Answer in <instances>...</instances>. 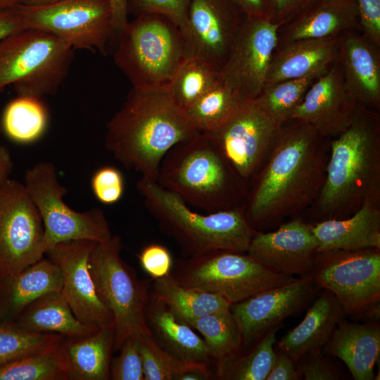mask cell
<instances>
[{
  "label": "cell",
  "mask_w": 380,
  "mask_h": 380,
  "mask_svg": "<svg viewBox=\"0 0 380 380\" xmlns=\"http://www.w3.org/2000/svg\"><path fill=\"white\" fill-rule=\"evenodd\" d=\"M114 327L100 328L82 337L62 338L58 349L66 380L110 379Z\"/></svg>",
  "instance_id": "484cf974"
},
{
  "label": "cell",
  "mask_w": 380,
  "mask_h": 380,
  "mask_svg": "<svg viewBox=\"0 0 380 380\" xmlns=\"http://www.w3.org/2000/svg\"><path fill=\"white\" fill-rule=\"evenodd\" d=\"M357 27L355 0H317L280 27L277 49L300 39L335 37Z\"/></svg>",
  "instance_id": "7402d4cb"
},
{
  "label": "cell",
  "mask_w": 380,
  "mask_h": 380,
  "mask_svg": "<svg viewBox=\"0 0 380 380\" xmlns=\"http://www.w3.org/2000/svg\"><path fill=\"white\" fill-rule=\"evenodd\" d=\"M153 296L183 320L229 310L232 304L223 297L184 286L170 274L153 279Z\"/></svg>",
  "instance_id": "4dcf8cb0"
},
{
  "label": "cell",
  "mask_w": 380,
  "mask_h": 380,
  "mask_svg": "<svg viewBox=\"0 0 380 380\" xmlns=\"http://www.w3.org/2000/svg\"><path fill=\"white\" fill-rule=\"evenodd\" d=\"M199 132L172 100L167 86L132 87L106 125L105 146L126 168L157 182L165 154Z\"/></svg>",
  "instance_id": "7a4b0ae2"
},
{
  "label": "cell",
  "mask_w": 380,
  "mask_h": 380,
  "mask_svg": "<svg viewBox=\"0 0 380 380\" xmlns=\"http://www.w3.org/2000/svg\"><path fill=\"white\" fill-rule=\"evenodd\" d=\"M17 323L28 330L70 338L88 336L100 329L80 322L61 291L48 293L30 303L18 315Z\"/></svg>",
  "instance_id": "f1b7e54d"
},
{
  "label": "cell",
  "mask_w": 380,
  "mask_h": 380,
  "mask_svg": "<svg viewBox=\"0 0 380 380\" xmlns=\"http://www.w3.org/2000/svg\"><path fill=\"white\" fill-rule=\"evenodd\" d=\"M282 25L244 15L219 70L221 81L241 99L254 100L262 92Z\"/></svg>",
  "instance_id": "5bb4252c"
},
{
  "label": "cell",
  "mask_w": 380,
  "mask_h": 380,
  "mask_svg": "<svg viewBox=\"0 0 380 380\" xmlns=\"http://www.w3.org/2000/svg\"><path fill=\"white\" fill-rule=\"evenodd\" d=\"M62 335L28 330L17 322L0 323V366L58 345Z\"/></svg>",
  "instance_id": "f35d334b"
},
{
  "label": "cell",
  "mask_w": 380,
  "mask_h": 380,
  "mask_svg": "<svg viewBox=\"0 0 380 380\" xmlns=\"http://www.w3.org/2000/svg\"><path fill=\"white\" fill-rule=\"evenodd\" d=\"M317 246L312 225L294 220L274 232L257 231L246 253L275 272L303 277L315 269Z\"/></svg>",
  "instance_id": "d6986e66"
},
{
  "label": "cell",
  "mask_w": 380,
  "mask_h": 380,
  "mask_svg": "<svg viewBox=\"0 0 380 380\" xmlns=\"http://www.w3.org/2000/svg\"><path fill=\"white\" fill-rule=\"evenodd\" d=\"M170 274L184 286L220 296L232 305L296 279L275 272L247 254L222 250L178 259Z\"/></svg>",
  "instance_id": "9c48e42d"
},
{
  "label": "cell",
  "mask_w": 380,
  "mask_h": 380,
  "mask_svg": "<svg viewBox=\"0 0 380 380\" xmlns=\"http://www.w3.org/2000/svg\"><path fill=\"white\" fill-rule=\"evenodd\" d=\"M380 122L372 109L357 105L348 127L330 143L319 206L325 220L341 219L379 196Z\"/></svg>",
  "instance_id": "3957f363"
},
{
  "label": "cell",
  "mask_w": 380,
  "mask_h": 380,
  "mask_svg": "<svg viewBox=\"0 0 380 380\" xmlns=\"http://www.w3.org/2000/svg\"><path fill=\"white\" fill-rule=\"evenodd\" d=\"M58 346L0 366V380H66Z\"/></svg>",
  "instance_id": "74e56055"
},
{
  "label": "cell",
  "mask_w": 380,
  "mask_h": 380,
  "mask_svg": "<svg viewBox=\"0 0 380 380\" xmlns=\"http://www.w3.org/2000/svg\"><path fill=\"white\" fill-rule=\"evenodd\" d=\"M312 277L318 288L334 294L344 315L379 320L380 248L319 252Z\"/></svg>",
  "instance_id": "30bf717a"
},
{
  "label": "cell",
  "mask_w": 380,
  "mask_h": 380,
  "mask_svg": "<svg viewBox=\"0 0 380 380\" xmlns=\"http://www.w3.org/2000/svg\"><path fill=\"white\" fill-rule=\"evenodd\" d=\"M145 380H178L199 361L179 358L163 349L153 335L138 336Z\"/></svg>",
  "instance_id": "ab89813d"
},
{
  "label": "cell",
  "mask_w": 380,
  "mask_h": 380,
  "mask_svg": "<svg viewBox=\"0 0 380 380\" xmlns=\"http://www.w3.org/2000/svg\"><path fill=\"white\" fill-rule=\"evenodd\" d=\"M121 250L120 236L113 235L96 242L89 258L96 294L114 318L113 351L131 336L153 335L146 315L148 284L122 260Z\"/></svg>",
  "instance_id": "ba28073f"
},
{
  "label": "cell",
  "mask_w": 380,
  "mask_h": 380,
  "mask_svg": "<svg viewBox=\"0 0 380 380\" xmlns=\"http://www.w3.org/2000/svg\"><path fill=\"white\" fill-rule=\"evenodd\" d=\"M244 182L205 132L170 149L157 178L161 187L208 213L237 208Z\"/></svg>",
  "instance_id": "277c9868"
},
{
  "label": "cell",
  "mask_w": 380,
  "mask_h": 380,
  "mask_svg": "<svg viewBox=\"0 0 380 380\" xmlns=\"http://www.w3.org/2000/svg\"><path fill=\"white\" fill-rule=\"evenodd\" d=\"M146 315L151 331L167 352L185 360L212 361L204 340L168 306L156 298L148 300Z\"/></svg>",
  "instance_id": "83f0119b"
},
{
  "label": "cell",
  "mask_w": 380,
  "mask_h": 380,
  "mask_svg": "<svg viewBox=\"0 0 380 380\" xmlns=\"http://www.w3.org/2000/svg\"><path fill=\"white\" fill-rule=\"evenodd\" d=\"M137 186L161 231L190 256L211 250L247 252L257 232L248 223L244 208L201 214L156 181L141 177Z\"/></svg>",
  "instance_id": "5b68a950"
},
{
  "label": "cell",
  "mask_w": 380,
  "mask_h": 380,
  "mask_svg": "<svg viewBox=\"0 0 380 380\" xmlns=\"http://www.w3.org/2000/svg\"><path fill=\"white\" fill-rule=\"evenodd\" d=\"M1 122H0V134H1Z\"/></svg>",
  "instance_id": "9f6ffc18"
},
{
  "label": "cell",
  "mask_w": 380,
  "mask_h": 380,
  "mask_svg": "<svg viewBox=\"0 0 380 380\" xmlns=\"http://www.w3.org/2000/svg\"><path fill=\"white\" fill-rule=\"evenodd\" d=\"M119 350L120 354L111 362L110 379L145 380L138 336L128 337Z\"/></svg>",
  "instance_id": "b9f144b4"
},
{
  "label": "cell",
  "mask_w": 380,
  "mask_h": 380,
  "mask_svg": "<svg viewBox=\"0 0 380 380\" xmlns=\"http://www.w3.org/2000/svg\"><path fill=\"white\" fill-rule=\"evenodd\" d=\"M317 0H269L268 19L283 24Z\"/></svg>",
  "instance_id": "7dc6e473"
},
{
  "label": "cell",
  "mask_w": 380,
  "mask_h": 380,
  "mask_svg": "<svg viewBox=\"0 0 380 380\" xmlns=\"http://www.w3.org/2000/svg\"><path fill=\"white\" fill-rule=\"evenodd\" d=\"M23 0H0V11L12 8L21 4Z\"/></svg>",
  "instance_id": "db71d44e"
},
{
  "label": "cell",
  "mask_w": 380,
  "mask_h": 380,
  "mask_svg": "<svg viewBox=\"0 0 380 380\" xmlns=\"http://www.w3.org/2000/svg\"><path fill=\"white\" fill-rule=\"evenodd\" d=\"M13 170V160L7 147L0 144V185L9 179Z\"/></svg>",
  "instance_id": "f5cc1de1"
},
{
  "label": "cell",
  "mask_w": 380,
  "mask_h": 380,
  "mask_svg": "<svg viewBox=\"0 0 380 380\" xmlns=\"http://www.w3.org/2000/svg\"><path fill=\"white\" fill-rule=\"evenodd\" d=\"M322 75L312 74L265 86L254 100L272 121L281 127L291 119L312 84Z\"/></svg>",
  "instance_id": "8d00e7d4"
},
{
  "label": "cell",
  "mask_w": 380,
  "mask_h": 380,
  "mask_svg": "<svg viewBox=\"0 0 380 380\" xmlns=\"http://www.w3.org/2000/svg\"><path fill=\"white\" fill-rule=\"evenodd\" d=\"M246 15L265 18L269 16V0H232Z\"/></svg>",
  "instance_id": "f907efd6"
},
{
  "label": "cell",
  "mask_w": 380,
  "mask_h": 380,
  "mask_svg": "<svg viewBox=\"0 0 380 380\" xmlns=\"http://www.w3.org/2000/svg\"><path fill=\"white\" fill-rule=\"evenodd\" d=\"M379 47L354 30L339 35L337 60L346 88L357 104L372 110L380 105Z\"/></svg>",
  "instance_id": "44dd1931"
},
{
  "label": "cell",
  "mask_w": 380,
  "mask_h": 380,
  "mask_svg": "<svg viewBox=\"0 0 380 380\" xmlns=\"http://www.w3.org/2000/svg\"><path fill=\"white\" fill-rule=\"evenodd\" d=\"M275 348L274 361L265 380H300L302 372L289 355Z\"/></svg>",
  "instance_id": "c3c4849f"
},
{
  "label": "cell",
  "mask_w": 380,
  "mask_h": 380,
  "mask_svg": "<svg viewBox=\"0 0 380 380\" xmlns=\"http://www.w3.org/2000/svg\"><path fill=\"white\" fill-rule=\"evenodd\" d=\"M114 34H119L128 23V0H109Z\"/></svg>",
  "instance_id": "816d5d0a"
},
{
  "label": "cell",
  "mask_w": 380,
  "mask_h": 380,
  "mask_svg": "<svg viewBox=\"0 0 380 380\" xmlns=\"http://www.w3.org/2000/svg\"><path fill=\"white\" fill-rule=\"evenodd\" d=\"M363 34L380 46V0H355Z\"/></svg>",
  "instance_id": "bcb514c9"
},
{
  "label": "cell",
  "mask_w": 380,
  "mask_h": 380,
  "mask_svg": "<svg viewBox=\"0 0 380 380\" xmlns=\"http://www.w3.org/2000/svg\"><path fill=\"white\" fill-rule=\"evenodd\" d=\"M305 380H338L341 375L322 349H312L297 361Z\"/></svg>",
  "instance_id": "ee69618b"
},
{
  "label": "cell",
  "mask_w": 380,
  "mask_h": 380,
  "mask_svg": "<svg viewBox=\"0 0 380 380\" xmlns=\"http://www.w3.org/2000/svg\"><path fill=\"white\" fill-rule=\"evenodd\" d=\"M47 122V111L40 99L18 96L6 106L1 127L11 140L29 144L42 136Z\"/></svg>",
  "instance_id": "836d02e7"
},
{
  "label": "cell",
  "mask_w": 380,
  "mask_h": 380,
  "mask_svg": "<svg viewBox=\"0 0 380 380\" xmlns=\"http://www.w3.org/2000/svg\"><path fill=\"white\" fill-rule=\"evenodd\" d=\"M44 224L23 183L0 185V279L4 282L45 253Z\"/></svg>",
  "instance_id": "7c38bea8"
},
{
  "label": "cell",
  "mask_w": 380,
  "mask_h": 380,
  "mask_svg": "<svg viewBox=\"0 0 380 380\" xmlns=\"http://www.w3.org/2000/svg\"><path fill=\"white\" fill-rule=\"evenodd\" d=\"M243 16L232 0H191L182 34L185 58H201L220 70Z\"/></svg>",
  "instance_id": "e0dca14e"
},
{
  "label": "cell",
  "mask_w": 380,
  "mask_h": 380,
  "mask_svg": "<svg viewBox=\"0 0 380 380\" xmlns=\"http://www.w3.org/2000/svg\"><path fill=\"white\" fill-rule=\"evenodd\" d=\"M281 324L230 358L216 365L217 376L224 380H265L272 367Z\"/></svg>",
  "instance_id": "1f68e13d"
},
{
  "label": "cell",
  "mask_w": 380,
  "mask_h": 380,
  "mask_svg": "<svg viewBox=\"0 0 380 380\" xmlns=\"http://www.w3.org/2000/svg\"><path fill=\"white\" fill-rule=\"evenodd\" d=\"M302 322L277 343L296 362L307 351L322 349L345 315L332 293L324 290L315 298Z\"/></svg>",
  "instance_id": "4316f807"
},
{
  "label": "cell",
  "mask_w": 380,
  "mask_h": 380,
  "mask_svg": "<svg viewBox=\"0 0 380 380\" xmlns=\"http://www.w3.org/2000/svg\"><path fill=\"white\" fill-rule=\"evenodd\" d=\"M96 242L70 240L58 243L47 251L49 259L63 274L61 292L75 316L82 322L114 327V318L99 298L89 268L90 253Z\"/></svg>",
  "instance_id": "ac0fdd59"
},
{
  "label": "cell",
  "mask_w": 380,
  "mask_h": 380,
  "mask_svg": "<svg viewBox=\"0 0 380 380\" xmlns=\"http://www.w3.org/2000/svg\"><path fill=\"white\" fill-rule=\"evenodd\" d=\"M338 39L339 36L300 39L277 49L265 86L312 74H324L337 59Z\"/></svg>",
  "instance_id": "d4e9b609"
},
{
  "label": "cell",
  "mask_w": 380,
  "mask_h": 380,
  "mask_svg": "<svg viewBox=\"0 0 380 380\" xmlns=\"http://www.w3.org/2000/svg\"><path fill=\"white\" fill-rule=\"evenodd\" d=\"M317 253L331 250L380 248V210L377 198L365 200L353 215L312 225Z\"/></svg>",
  "instance_id": "cb8c5ba5"
},
{
  "label": "cell",
  "mask_w": 380,
  "mask_h": 380,
  "mask_svg": "<svg viewBox=\"0 0 380 380\" xmlns=\"http://www.w3.org/2000/svg\"><path fill=\"white\" fill-rule=\"evenodd\" d=\"M357 105L346 88L336 59L312 84L291 119L309 123L326 138L336 137L350 125Z\"/></svg>",
  "instance_id": "ffe728a7"
},
{
  "label": "cell",
  "mask_w": 380,
  "mask_h": 380,
  "mask_svg": "<svg viewBox=\"0 0 380 380\" xmlns=\"http://www.w3.org/2000/svg\"><path fill=\"white\" fill-rule=\"evenodd\" d=\"M26 29L53 34L74 49L106 53L114 34L109 0H56L49 4H20Z\"/></svg>",
  "instance_id": "4fadbf2b"
},
{
  "label": "cell",
  "mask_w": 380,
  "mask_h": 380,
  "mask_svg": "<svg viewBox=\"0 0 380 380\" xmlns=\"http://www.w3.org/2000/svg\"><path fill=\"white\" fill-rule=\"evenodd\" d=\"M191 0H128V11L135 16L162 15L175 23L183 34L186 28Z\"/></svg>",
  "instance_id": "60d3db41"
},
{
  "label": "cell",
  "mask_w": 380,
  "mask_h": 380,
  "mask_svg": "<svg viewBox=\"0 0 380 380\" xmlns=\"http://www.w3.org/2000/svg\"><path fill=\"white\" fill-rule=\"evenodd\" d=\"M91 189L96 199L110 205L118 202L124 192V179L120 171L113 166L99 168L91 178Z\"/></svg>",
  "instance_id": "7bdbcfd3"
},
{
  "label": "cell",
  "mask_w": 380,
  "mask_h": 380,
  "mask_svg": "<svg viewBox=\"0 0 380 380\" xmlns=\"http://www.w3.org/2000/svg\"><path fill=\"white\" fill-rule=\"evenodd\" d=\"M320 290L309 274L232 304L230 310L239 327L243 348L280 325L286 317L298 313Z\"/></svg>",
  "instance_id": "2e32d148"
},
{
  "label": "cell",
  "mask_w": 380,
  "mask_h": 380,
  "mask_svg": "<svg viewBox=\"0 0 380 380\" xmlns=\"http://www.w3.org/2000/svg\"><path fill=\"white\" fill-rule=\"evenodd\" d=\"M185 58L183 34L166 17L143 14L131 20L119 34L115 65L133 88L168 86Z\"/></svg>",
  "instance_id": "8992f818"
},
{
  "label": "cell",
  "mask_w": 380,
  "mask_h": 380,
  "mask_svg": "<svg viewBox=\"0 0 380 380\" xmlns=\"http://www.w3.org/2000/svg\"><path fill=\"white\" fill-rule=\"evenodd\" d=\"M3 284L6 288L0 312L17 316L38 298L61 291L63 274L55 262L42 258Z\"/></svg>",
  "instance_id": "f546056e"
},
{
  "label": "cell",
  "mask_w": 380,
  "mask_h": 380,
  "mask_svg": "<svg viewBox=\"0 0 380 380\" xmlns=\"http://www.w3.org/2000/svg\"><path fill=\"white\" fill-rule=\"evenodd\" d=\"M322 350L341 360L355 380H374L380 354L379 322L360 324L343 318Z\"/></svg>",
  "instance_id": "603a6c76"
},
{
  "label": "cell",
  "mask_w": 380,
  "mask_h": 380,
  "mask_svg": "<svg viewBox=\"0 0 380 380\" xmlns=\"http://www.w3.org/2000/svg\"><path fill=\"white\" fill-rule=\"evenodd\" d=\"M74 49L53 34L25 29L0 41V94L12 85L18 96L53 94L66 77Z\"/></svg>",
  "instance_id": "52a82bcc"
},
{
  "label": "cell",
  "mask_w": 380,
  "mask_h": 380,
  "mask_svg": "<svg viewBox=\"0 0 380 380\" xmlns=\"http://www.w3.org/2000/svg\"><path fill=\"white\" fill-rule=\"evenodd\" d=\"M280 128L255 100H249L218 128L205 133L237 175L246 182L258 175Z\"/></svg>",
  "instance_id": "9a60e30c"
},
{
  "label": "cell",
  "mask_w": 380,
  "mask_h": 380,
  "mask_svg": "<svg viewBox=\"0 0 380 380\" xmlns=\"http://www.w3.org/2000/svg\"><path fill=\"white\" fill-rule=\"evenodd\" d=\"M324 139L301 120L281 125L244 208L253 229L293 214L319 195L329 160Z\"/></svg>",
  "instance_id": "6da1fadb"
},
{
  "label": "cell",
  "mask_w": 380,
  "mask_h": 380,
  "mask_svg": "<svg viewBox=\"0 0 380 380\" xmlns=\"http://www.w3.org/2000/svg\"><path fill=\"white\" fill-rule=\"evenodd\" d=\"M184 321L203 335L216 365L243 349L241 334L230 309Z\"/></svg>",
  "instance_id": "d6a6232c"
},
{
  "label": "cell",
  "mask_w": 380,
  "mask_h": 380,
  "mask_svg": "<svg viewBox=\"0 0 380 380\" xmlns=\"http://www.w3.org/2000/svg\"><path fill=\"white\" fill-rule=\"evenodd\" d=\"M56 0H23L20 4L28 6H42L54 2Z\"/></svg>",
  "instance_id": "11a10c76"
},
{
  "label": "cell",
  "mask_w": 380,
  "mask_h": 380,
  "mask_svg": "<svg viewBox=\"0 0 380 380\" xmlns=\"http://www.w3.org/2000/svg\"><path fill=\"white\" fill-rule=\"evenodd\" d=\"M26 29L20 4L0 11V41Z\"/></svg>",
  "instance_id": "681fc988"
},
{
  "label": "cell",
  "mask_w": 380,
  "mask_h": 380,
  "mask_svg": "<svg viewBox=\"0 0 380 380\" xmlns=\"http://www.w3.org/2000/svg\"><path fill=\"white\" fill-rule=\"evenodd\" d=\"M139 260L143 270L153 279L170 274L173 265L170 251L158 243L145 246L139 255Z\"/></svg>",
  "instance_id": "f6af8a7d"
},
{
  "label": "cell",
  "mask_w": 380,
  "mask_h": 380,
  "mask_svg": "<svg viewBox=\"0 0 380 380\" xmlns=\"http://www.w3.org/2000/svg\"><path fill=\"white\" fill-rule=\"evenodd\" d=\"M220 80V72L196 57L184 59L167 88L175 103L185 110Z\"/></svg>",
  "instance_id": "e575fe53"
},
{
  "label": "cell",
  "mask_w": 380,
  "mask_h": 380,
  "mask_svg": "<svg viewBox=\"0 0 380 380\" xmlns=\"http://www.w3.org/2000/svg\"><path fill=\"white\" fill-rule=\"evenodd\" d=\"M244 101L220 80L184 112L199 132H210L222 125Z\"/></svg>",
  "instance_id": "d590c367"
},
{
  "label": "cell",
  "mask_w": 380,
  "mask_h": 380,
  "mask_svg": "<svg viewBox=\"0 0 380 380\" xmlns=\"http://www.w3.org/2000/svg\"><path fill=\"white\" fill-rule=\"evenodd\" d=\"M23 184L42 219L45 253L61 242H101L113 236L101 210L78 212L65 203L67 189L60 183L53 163L40 162L27 169Z\"/></svg>",
  "instance_id": "8fae6325"
}]
</instances>
